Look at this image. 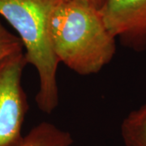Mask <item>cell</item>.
<instances>
[{
  "label": "cell",
  "instance_id": "obj_6",
  "mask_svg": "<svg viewBox=\"0 0 146 146\" xmlns=\"http://www.w3.org/2000/svg\"><path fill=\"white\" fill-rule=\"evenodd\" d=\"M120 132L125 146H146V102L126 115Z\"/></svg>",
  "mask_w": 146,
  "mask_h": 146
},
{
  "label": "cell",
  "instance_id": "obj_4",
  "mask_svg": "<svg viewBox=\"0 0 146 146\" xmlns=\"http://www.w3.org/2000/svg\"><path fill=\"white\" fill-rule=\"evenodd\" d=\"M99 11L123 46L136 53L146 51V0H106Z\"/></svg>",
  "mask_w": 146,
  "mask_h": 146
},
{
  "label": "cell",
  "instance_id": "obj_2",
  "mask_svg": "<svg viewBox=\"0 0 146 146\" xmlns=\"http://www.w3.org/2000/svg\"><path fill=\"white\" fill-rule=\"evenodd\" d=\"M60 0H0V16L17 33L28 64L37 72L39 88L36 104L43 113L51 114L58 106V68L53 51L49 21Z\"/></svg>",
  "mask_w": 146,
  "mask_h": 146
},
{
  "label": "cell",
  "instance_id": "obj_3",
  "mask_svg": "<svg viewBox=\"0 0 146 146\" xmlns=\"http://www.w3.org/2000/svg\"><path fill=\"white\" fill-rule=\"evenodd\" d=\"M27 65L24 50L0 62V146H19L25 136L22 127L29 105L22 76Z\"/></svg>",
  "mask_w": 146,
  "mask_h": 146
},
{
  "label": "cell",
  "instance_id": "obj_1",
  "mask_svg": "<svg viewBox=\"0 0 146 146\" xmlns=\"http://www.w3.org/2000/svg\"><path fill=\"white\" fill-rule=\"evenodd\" d=\"M53 51L80 76L100 72L114 58L116 38L106 26L98 9L80 0H60L49 21Z\"/></svg>",
  "mask_w": 146,
  "mask_h": 146
},
{
  "label": "cell",
  "instance_id": "obj_5",
  "mask_svg": "<svg viewBox=\"0 0 146 146\" xmlns=\"http://www.w3.org/2000/svg\"><path fill=\"white\" fill-rule=\"evenodd\" d=\"M72 135L50 122H41L24 136L19 146H72Z\"/></svg>",
  "mask_w": 146,
  "mask_h": 146
},
{
  "label": "cell",
  "instance_id": "obj_7",
  "mask_svg": "<svg viewBox=\"0 0 146 146\" xmlns=\"http://www.w3.org/2000/svg\"><path fill=\"white\" fill-rule=\"evenodd\" d=\"M24 50L21 39L6 28L0 21V62L14 53Z\"/></svg>",
  "mask_w": 146,
  "mask_h": 146
},
{
  "label": "cell",
  "instance_id": "obj_8",
  "mask_svg": "<svg viewBox=\"0 0 146 146\" xmlns=\"http://www.w3.org/2000/svg\"><path fill=\"white\" fill-rule=\"evenodd\" d=\"M80 1H83L84 3H88L89 5L94 7V8L100 10L102 5L104 4L106 0H80Z\"/></svg>",
  "mask_w": 146,
  "mask_h": 146
}]
</instances>
